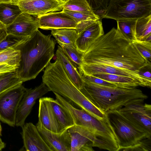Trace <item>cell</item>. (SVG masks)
I'll return each instance as SVG.
<instances>
[{
  "mask_svg": "<svg viewBox=\"0 0 151 151\" xmlns=\"http://www.w3.org/2000/svg\"><path fill=\"white\" fill-rule=\"evenodd\" d=\"M81 58L85 63L107 65L137 73L151 63L132 42L114 28L99 37L82 54Z\"/></svg>",
  "mask_w": 151,
  "mask_h": 151,
  "instance_id": "obj_1",
  "label": "cell"
},
{
  "mask_svg": "<svg viewBox=\"0 0 151 151\" xmlns=\"http://www.w3.org/2000/svg\"><path fill=\"white\" fill-rule=\"evenodd\" d=\"M51 35H45L38 29L15 49L20 53L16 71L23 82L35 79L54 56L56 41Z\"/></svg>",
  "mask_w": 151,
  "mask_h": 151,
  "instance_id": "obj_2",
  "label": "cell"
},
{
  "mask_svg": "<svg viewBox=\"0 0 151 151\" xmlns=\"http://www.w3.org/2000/svg\"><path fill=\"white\" fill-rule=\"evenodd\" d=\"M43 71L42 82L50 91L59 95L99 120L108 117L107 113L96 107L74 85L57 58L54 62H50Z\"/></svg>",
  "mask_w": 151,
  "mask_h": 151,
  "instance_id": "obj_3",
  "label": "cell"
},
{
  "mask_svg": "<svg viewBox=\"0 0 151 151\" xmlns=\"http://www.w3.org/2000/svg\"><path fill=\"white\" fill-rule=\"evenodd\" d=\"M84 81L80 90L93 105L105 113L130 105L143 104L147 96L137 87L101 86Z\"/></svg>",
  "mask_w": 151,
  "mask_h": 151,
  "instance_id": "obj_4",
  "label": "cell"
},
{
  "mask_svg": "<svg viewBox=\"0 0 151 151\" xmlns=\"http://www.w3.org/2000/svg\"><path fill=\"white\" fill-rule=\"evenodd\" d=\"M53 93L56 99L69 111L75 125L84 127L93 132L108 150L115 151L119 148V139L109 117L103 120H99L83 109L75 108L63 97Z\"/></svg>",
  "mask_w": 151,
  "mask_h": 151,
  "instance_id": "obj_5",
  "label": "cell"
},
{
  "mask_svg": "<svg viewBox=\"0 0 151 151\" xmlns=\"http://www.w3.org/2000/svg\"><path fill=\"white\" fill-rule=\"evenodd\" d=\"M119 142V150L151 151L149 136L114 111L107 112Z\"/></svg>",
  "mask_w": 151,
  "mask_h": 151,
  "instance_id": "obj_6",
  "label": "cell"
},
{
  "mask_svg": "<svg viewBox=\"0 0 151 151\" xmlns=\"http://www.w3.org/2000/svg\"><path fill=\"white\" fill-rule=\"evenodd\" d=\"M150 15L151 0H110L101 19H137Z\"/></svg>",
  "mask_w": 151,
  "mask_h": 151,
  "instance_id": "obj_7",
  "label": "cell"
},
{
  "mask_svg": "<svg viewBox=\"0 0 151 151\" xmlns=\"http://www.w3.org/2000/svg\"><path fill=\"white\" fill-rule=\"evenodd\" d=\"M26 89L21 84L0 94V121L15 126L18 108Z\"/></svg>",
  "mask_w": 151,
  "mask_h": 151,
  "instance_id": "obj_8",
  "label": "cell"
},
{
  "mask_svg": "<svg viewBox=\"0 0 151 151\" xmlns=\"http://www.w3.org/2000/svg\"><path fill=\"white\" fill-rule=\"evenodd\" d=\"M114 111L151 136L150 104H133Z\"/></svg>",
  "mask_w": 151,
  "mask_h": 151,
  "instance_id": "obj_9",
  "label": "cell"
},
{
  "mask_svg": "<svg viewBox=\"0 0 151 151\" xmlns=\"http://www.w3.org/2000/svg\"><path fill=\"white\" fill-rule=\"evenodd\" d=\"M68 130L70 137V151H93V147L107 150L104 144L90 130L74 125Z\"/></svg>",
  "mask_w": 151,
  "mask_h": 151,
  "instance_id": "obj_10",
  "label": "cell"
},
{
  "mask_svg": "<svg viewBox=\"0 0 151 151\" xmlns=\"http://www.w3.org/2000/svg\"><path fill=\"white\" fill-rule=\"evenodd\" d=\"M81 75H92L106 73L132 78L141 83L144 87L151 88V80L140 75L137 72L117 67L100 64H88L83 63L78 68Z\"/></svg>",
  "mask_w": 151,
  "mask_h": 151,
  "instance_id": "obj_11",
  "label": "cell"
},
{
  "mask_svg": "<svg viewBox=\"0 0 151 151\" xmlns=\"http://www.w3.org/2000/svg\"><path fill=\"white\" fill-rule=\"evenodd\" d=\"M50 91L49 88L43 82L34 88H27L18 108L15 125L22 127L36 100Z\"/></svg>",
  "mask_w": 151,
  "mask_h": 151,
  "instance_id": "obj_12",
  "label": "cell"
},
{
  "mask_svg": "<svg viewBox=\"0 0 151 151\" xmlns=\"http://www.w3.org/2000/svg\"><path fill=\"white\" fill-rule=\"evenodd\" d=\"M6 27L8 34L21 37H29L39 28L37 16L23 13Z\"/></svg>",
  "mask_w": 151,
  "mask_h": 151,
  "instance_id": "obj_13",
  "label": "cell"
},
{
  "mask_svg": "<svg viewBox=\"0 0 151 151\" xmlns=\"http://www.w3.org/2000/svg\"><path fill=\"white\" fill-rule=\"evenodd\" d=\"M37 17L39 21V28L43 30L75 29L77 25L73 19L62 11L50 12Z\"/></svg>",
  "mask_w": 151,
  "mask_h": 151,
  "instance_id": "obj_14",
  "label": "cell"
},
{
  "mask_svg": "<svg viewBox=\"0 0 151 151\" xmlns=\"http://www.w3.org/2000/svg\"><path fill=\"white\" fill-rule=\"evenodd\" d=\"M17 4L22 13L35 16L60 11L63 6L55 0H23Z\"/></svg>",
  "mask_w": 151,
  "mask_h": 151,
  "instance_id": "obj_15",
  "label": "cell"
},
{
  "mask_svg": "<svg viewBox=\"0 0 151 151\" xmlns=\"http://www.w3.org/2000/svg\"><path fill=\"white\" fill-rule=\"evenodd\" d=\"M24 147L27 151H53L31 122L25 123L22 127Z\"/></svg>",
  "mask_w": 151,
  "mask_h": 151,
  "instance_id": "obj_16",
  "label": "cell"
},
{
  "mask_svg": "<svg viewBox=\"0 0 151 151\" xmlns=\"http://www.w3.org/2000/svg\"><path fill=\"white\" fill-rule=\"evenodd\" d=\"M36 127L41 136L53 151H70V137L68 129L60 133L51 132L39 122Z\"/></svg>",
  "mask_w": 151,
  "mask_h": 151,
  "instance_id": "obj_17",
  "label": "cell"
},
{
  "mask_svg": "<svg viewBox=\"0 0 151 151\" xmlns=\"http://www.w3.org/2000/svg\"><path fill=\"white\" fill-rule=\"evenodd\" d=\"M101 19L95 22L83 30L78 35L76 45L77 51L82 54L99 37L103 35L104 31Z\"/></svg>",
  "mask_w": 151,
  "mask_h": 151,
  "instance_id": "obj_18",
  "label": "cell"
},
{
  "mask_svg": "<svg viewBox=\"0 0 151 151\" xmlns=\"http://www.w3.org/2000/svg\"><path fill=\"white\" fill-rule=\"evenodd\" d=\"M38 116V122L47 129L55 133H60L65 130L57 119L47 97L39 99Z\"/></svg>",
  "mask_w": 151,
  "mask_h": 151,
  "instance_id": "obj_19",
  "label": "cell"
},
{
  "mask_svg": "<svg viewBox=\"0 0 151 151\" xmlns=\"http://www.w3.org/2000/svg\"><path fill=\"white\" fill-rule=\"evenodd\" d=\"M56 55L57 58L61 62L66 73L73 83L79 89H82L84 85L82 75L76 67L64 53L60 45L58 46Z\"/></svg>",
  "mask_w": 151,
  "mask_h": 151,
  "instance_id": "obj_20",
  "label": "cell"
},
{
  "mask_svg": "<svg viewBox=\"0 0 151 151\" xmlns=\"http://www.w3.org/2000/svg\"><path fill=\"white\" fill-rule=\"evenodd\" d=\"M54 114L59 123L65 130L75 125L73 119L68 110L58 101L47 97Z\"/></svg>",
  "mask_w": 151,
  "mask_h": 151,
  "instance_id": "obj_21",
  "label": "cell"
},
{
  "mask_svg": "<svg viewBox=\"0 0 151 151\" xmlns=\"http://www.w3.org/2000/svg\"><path fill=\"white\" fill-rule=\"evenodd\" d=\"M51 34L60 46L64 45L76 49V42L78 35L75 29L64 28L52 30Z\"/></svg>",
  "mask_w": 151,
  "mask_h": 151,
  "instance_id": "obj_22",
  "label": "cell"
},
{
  "mask_svg": "<svg viewBox=\"0 0 151 151\" xmlns=\"http://www.w3.org/2000/svg\"><path fill=\"white\" fill-rule=\"evenodd\" d=\"M22 13L18 4L12 3H0V21L6 27L12 23Z\"/></svg>",
  "mask_w": 151,
  "mask_h": 151,
  "instance_id": "obj_23",
  "label": "cell"
},
{
  "mask_svg": "<svg viewBox=\"0 0 151 151\" xmlns=\"http://www.w3.org/2000/svg\"><path fill=\"white\" fill-rule=\"evenodd\" d=\"M135 37L136 40L151 42V15L137 19Z\"/></svg>",
  "mask_w": 151,
  "mask_h": 151,
  "instance_id": "obj_24",
  "label": "cell"
},
{
  "mask_svg": "<svg viewBox=\"0 0 151 151\" xmlns=\"http://www.w3.org/2000/svg\"><path fill=\"white\" fill-rule=\"evenodd\" d=\"M105 81L113 83L124 87H143V85L133 78L127 76L106 73L92 75Z\"/></svg>",
  "mask_w": 151,
  "mask_h": 151,
  "instance_id": "obj_25",
  "label": "cell"
},
{
  "mask_svg": "<svg viewBox=\"0 0 151 151\" xmlns=\"http://www.w3.org/2000/svg\"><path fill=\"white\" fill-rule=\"evenodd\" d=\"M23 82L16 70L0 73V94L6 91L22 84Z\"/></svg>",
  "mask_w": 151,
  "mask_h": 151,
  "instance_id": "obj_26",
  "label": "cell"
},
{
  "mask_svg": "<svg viewBox=\"0 0 151 151\" xmlns=\"http://www.w3.org/2000/svg\"><path fill=\"white\" fill-rule=\"evenodd\" d=\"M63 9L75 11L94 17L95 14L86 0H69L63 4Z\"/></svg>",
  "mask_w": 151,
  "mask_h": 151,
  "instance_id": "obj_27",
  "label": "cell"
},
{
  "mask_svg": "<svg viewBox=\"0 0 151 151\" xmlns=\"http://www.w3.org/2000/svg\"><path fill=\"white\" fill-rule=\"evenodd\" d=\"M137 19H127L116 21L117 29L126 39L132 42L136 40L135 29Z\"/></svg>",
  "mask_w": 151,
  "mask_h": 151,
  "instance_id": "obj_28",
  "label": "cell"
},
{
  "mask_svg": "<svg viewBox=\"0 0 151 151\" xmlns=\"http://www.w3.org/2000/svg\"><path fill=\"white\" fill-rule=\"evenodd\" d=\"M20 59V52L18 49L9 48L0 52V64L6 63L17 68Z\"/></svg>",
  "mask_w": 151,
  "mask_h": 151,
  "instance_id": "obj_29",
  "label": "cell"
},
{
  "mask_svg": "<svg viewBox=\"0 0 151 151\" xmlns=\"http://www.w3.org/2000/svg\"><path fill=\"white\" fill-rule=\"evenodd\" d=\"M29 37H21L8 34L0 43V52L9 48L15 49Z\"/></svg>",
  "mask_w": 151,
  "mask_h": 151,
  "instance_id": "obj_30",
  "label": "cell"
},
{
  "mask_svg": "<svg viewBox=\"0 0 151 151\" xmlns=\"http://www.w3.org/2000/svg\"><path fill=\"white\" fill-rule=\"evenodd\" d=\"M60 46L63 51L71 61L77 68H79L83 63L81 58L82 54L79 53L76 49L64 45Z\"/></svg>",
  "mask_w": 151,
  "mask_h": 151,
  "instance_id": "obj_31",
  "label": "cell"
},
{
  "mask_svg": "<svg viewBox=\"0 0 151 151\" xmlns=\"http://www.w3.org/2000/svg\"><path fill=\"white\" fill-rule=\"evenodd\" d=\"M96 15L100 18L104 13L110 0H86Z\"/></svg>",
  "mask_w": 151,
  "mask_h": 151,
  "instance_id": "obj_32",
  "label": "cell"
},
{
  "mask_svg": "<svg viewBox=\"0 0 151 151\" xmlns=\"http://www.w3.org/2000/svg\"><path fill=\"white\" fill-rule=\"evenodd\" d=\"M133 44L140 54L148 61L151 60V42L135 40Z\"/></svg>",
  "mask_w": 151,
  "mask_h": 151,
  "instance_id": "obj_33",
  "label": "cell"
},
{
  "mask_svg": "<svg viewBox=\"0 0 151 151\" xmlns=\"http://www.w3.org/2000/svg\"><path fill=\"white\" fill-rule=\"evenodd\" d=\"M62 11L73 19L76 23L87 20H97L100 19L99 17H94L85 14L81 12L63 9Z\"/></svg>",
  "mask_w": 151,
  "mask_h": 151,
  "instance_id": "obj_34",
  "label": "cell"
},
{
  "mask_svg": "<svg viewBox=\"0 0 151 151\" xmlns=\"http://www.w3.org/2000/svg\"><path fill=\"white\" fill-rule=\"evenodd\" d=\"M81 75L83 81H87L98 85L106 86L111 87L120 86L114 83L105 81L92 75L84 74Z\"/></svg>",
  "mask_w": 151,
  "mask_h": 151,
  "instance_id": "obj_35",
  "label": "cell"
},
{
  "mask_svg": "<svg viewBox=\"0 0 151 151\" xmlns=\"http://www.w3.org/2000/svg\"><path fill=\"white\" fill-rule=\"evenodd\" d=\"M97 20H87L81 22L77 24L75 29L78 35L86 28Z\"/></svg>",
  "mask_w": 151,
  "mask_h": 151,
  "instance_id": "obj_36",
  "label": "cell"
},
{
  "mask_svg": "<svg viewBox=\"0 0 151 151\" xmlns=\"http://www.w3.org/2000/svg\"><path fill=\"white\" fill-rule=\"evenodd\" d=\"M151 63H148L142 68L138 72L140 75L151 80Z\"/></svg>",
  "mask_w": 151,
  "mask_h": 151,
  "instance_id": "obj_37",
  "label": "cell"
},
{
  "mask_svg": "<svg viewBox=\"0 0 151 151\" xmlns=\"http://www.w3.org/2000/svg\"><path fill=\"white\" fill-rule=\"evenodd\" d=\"M17 67L6 63L0 64V73L15 71Z\"/></svg>",
  "mask_w": 151,
  "mask_h": 151,
  "instance_id": "obj_38",
  "label": "cell"
},
{
  "mask_svg": "<svg viewBox=\"0 0 151 151\" xmlns=\"http://www.w3.org/2000/svg\"><path fill=\"white\" fill-rule=\"evenodd\" d=\"M7 34L5 26L0 21V43L6 37Z\"/></svg>",
  "mask_w": 151,
  "mask_h": 151,
  "instance_id": "obj_39",
  "label": "cell"
},
{
  "mask_svg": "<svg viewBox=\"0 0 151 151\" xmlns=\"http://www.w3.org/2000/svg\"><path fill=\"white\" fill-rule=\"evenodd\" d=\"M12 3V0H0V3Z\"/></svg>",
  "mask_w": 151,
  "mask_h": 151,
  "instance_id": "obj_40",
  "label": "cell"
},
{
  "mask_svg": "<svg viewBox=\"0 0 151 151\" xmlns=\"http://www.w3.org/2000/svg\"><path fill=\"white\" fill-rule=\"evenodd\" d=\"M23 0H12V3L16 4H17L19 2Z\"/></svg>",
  "mask_w": 151,
  "mask_h": 151,
  "instance_id": "obj_41",
  "label": "cell"
},
{
  "mask_svg": "<svg viewBox=\"0 0 151 151\" xmlns=\"http://www.w3.org/2000/svg\"><path fill=\"white\" fill-rule=\"evenodd\" d=\"M6 145H0V151L2 150L5 147Z\"/></svg>",
  "mask_w": 151,
  "mask_h": 151,
  "instance_id": "obj_42",
  "label": "cell"
},
{
  "mask_svg": "<svg viewBox=\"0 0 151 151\" xmlns=\"http://www.w3.org/2000/svg\"><path fill=\"white\" fill-rule=\"evenodd\" d=\"M6 145L5 143L3 142L1 139V138L0 137V145Z\"/></svg>",
  "mask_w": 151,
  "mask_h": 151,
  "instance_id": "obj_43",
  "label": "cell"
},
{
  "mask_svg": "<svg viewBox=\"0 0 151 151\" xmlns=\"http://www.w3.org/2000/svg\"><path fill=\"white\" fill-rule=\"evenodd\" d=\"M2 128L0 122V137L2 135Z\"/></svg>",
  "mask_w": 151,
  "mask_h": 151,
  "instance_id": "obj_44",
  "label": "cell"
},
{
  "mask_svg": "<svg viewBox=\"0 0 151 151\" xmlns=\"http://www.w3.org/2000/svg\"><path fill=\"white\" fill-rule=\"evenodd\" d=\"M64 4H65L66 2L67 1H68L69 0H60Z\"/></svg>",
  "mask_w": 151,
  "mask_h": 151,
  "instance_id": "obj_45",
  "label": "cell"
},
{
  "mask_svg": "<svg viewBox=\"0 0 151 151\" xmlns=\"http://www.w3.org/2000/svg\"><path fill=\"white\" fill-rule=\"evenodd\" d=\"M57 1H58V2L60 3V4H64L60 0H55Z\"/></svg>",
  "mask_w": 151,
  "mask_h": 151,
  "instance_id": "obj_46",
  "label": "cell"
}]
</instances>
